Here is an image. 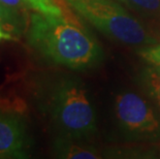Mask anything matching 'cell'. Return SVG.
<instances>
[{
    "instance_id": "6da1fadb",
    "label": "cell",
    "mask_w": 160,
    "mask_h": 159,
    "mask_svg": "<svg viewBox=\"0 0 160 159\" xmlns=\"http://www.w3.org/2000/svg\"><path fill=\"white\" fill-rule=\"evenodd\" d=\"M27 39L43 58L70 69L93 68L103 58V51L95 37L63 16L33 13L27 28Z\"/></svg>"
},
{
    "instance_id": "7a4b0ae2",
    "label": "cell",
    "mask_w": 160,
    "mask_h": 159,
    "mask_svg": "<svg viewBox=\"0 0 160 159\" xmlns=\"http://www.w3.org/2000/svg\"><path fill=\"white\" fill-rule=\"evenodd\" d=\"M50 114L59 137L81 141L97 131L96 114L84 84L76 77L58 82L50 99Z\"/></svg>"
},
{
    "instance_id": "3957f363",
    "label": "cell",
    "mask_w": 160,
    "mask_h": 159,
    "mask_svg": "<svg viewBox=\"0 0 160 159\" xmlns=\"http://www.w3.org/2000/svg\"><path fill=\"white\" fill-rule=\"evenodd\" d=\"M76 12L116 42L138 48L158 42L149 30L117 0H81Z\"/></svg>"
},
{
    "instance_id": "277c9868",
    "label": "cell",
    "mask_w": 160,
    "mask_h": 159,
    "mask_svg": "<svg viewBox=\"0 0 160 159\" xmlns=\"http://www.w3.org/2000/svg\"><path fill=\"white\" fill-rule=\"evenodd\" d=\"M115 115L121 134L135 143L160 142V118L145 98L134 92L118 94Z\"/></svg>"
},
{
    "instance_id": "5b68a950",
    "label": "cell",
    "mask_w": 160,
    "mask_h": 159,
    "mask_svg": "<svg viewBox=\"0 0 160 159\" xmlns=\"http://www.w3.org/2000/svg\"><path fill=\"white\" fill-rule=\"evenodd\" d=\"M28 149L25 121L17 114L0 111V159L26 158Z\"/></svg>"
},
{
    "instance_id": "8992f818",
    "label": "cell",
    "mask_w": 160,
    "mask_h": 159,
    "mask_svg": "<svg viewBox=\"0 0 160 159\" xmlns=\"http://www.w3.org/2000/svg\"><path fill=\"white\" fill-rule=\"evenodd\" d=\"M81 141L58 137L53 144L54 154L65 159H99L101 155L90 146L80 144Z\"/></svg>"
},
{
    "instance_id": "52a82bcc",
    "label": "cell",
    "mask_w": 160,
    "mask_h": 159,
    "mask_svg": "<svg viewBox=\"0 0 160 159\" xmlns=\"http://www.w3.org/2000/svg\"><path fill=\"white\" fill-rule=\"evenodd\" d=\"M145 18L160 21V0H117Z\"/></svg>"
},
{
    "instance_id": "ba28073f",
    "label": "cell",
    "mask_w": 160,
    "mask_h": 159,
    "mask_svg": "<svg viewBox=\"0 0 160 159\" xmlns=\"http://www.w3.org/2000/svg\"><path fill=\"white\" fill-rule=\"evenodd\" d=\"M0 24H3L16 34H19L25 27V18L21 11L0 2Z\"/></svg>"
},
{
    "instance_id": "9c48e42d",
    "label": "cell",
    "mask_w": 160,
    "mask_h": 159,
    "mask_svg": "<svg viewBox=\"0 0 160 159\" xmlns=\"http://www.w3.org/2000/svg\"><path fill=\"white\" fill-rule=\"evenodd\" d=\"M27 7L45 16L62 17L63 12L55 0H24Z\"/></svg>"
},
{
    "instance_id": "30bf717a",
    "label": "cell",
    "mask_w": 160,
    "mask_h": 159,
    "mask_svg": "<svg viewBox=\"0 0 160 159\" xmlns=\"http://www.w3.org/2000/svg\"><path fill=\"white\" fill-rule=\"evenodd\" d=\"M139 56L152 66H160V42L146 46L138 51Z\"/></svg>"
},
{
    "instance_id": "8fae6325",
    "label": "cell",
    "mask_w": 160,
    "mask_h": 159,
    "mask_svg": "<svg viewBox=\"0 0 160 159\" xmlns=\"http://www.w3.org/2000/svg\"><path fill=\"white\" fill-rule=\"evenodd\" d=\"M150 88H151L153 96H154V98L156 99V101H157L158 106L160 107V77L158 76H156L154 72H152Z\"/></svg>"
},
{
    "instance_id": "7c38bea8",
    "label": "cell",
    "mask_w": 160,
    "mask_h": 159,
    "mask_svg": "<svg viewBox=\"0 0 160 159\" xmlns=\"http://www.w3.org/2000/svg\"><path fill=\"white\" fill-rule=\"evenodd\" d=\"M0 2L11 6L12 8L19 9V11H21V12L27 7L25 2H24V0H0Z\"/></svg>"
},
{
    "instance_id": "4fadbf2b",
    "label": "cell",
    "mask_w": 160,
    "mask_h": 159,
    "mask_svg": "<svg viewBox=\"0 0 160 159\" xmlns=\"http://www.w3.org/2000/svg\"><path fill=\"white\" fill-rule=\"evenodd\" d=\"M12 36L11 33H8L5 32L4 30L1 29V27H0V40L1 39H12Z\"/></svg>"
},
{
    "instance_id": "5bb4252c",
    "label": "cell",
    "mask_w": 160,
    "mask_h": 159,
    "mask_svg": "<svg viewBox=\"0 0 160 159\" xmlns=\"http://www.w3.org/2000/svg\"><path fill=\"white\" fill-rule=\"evenodd\" d=\"M65 1L68 3V4L74 9V11H76V9L78 8V6H79V4H80L81 0H65Z\"/></svg>"
},
{
    "instance_id": "9a60e30c",
    "label": "cell",
    "mask_w": 160,
    "mask_h": 159,
    "mask_svg": "<svg viewBox=\"0 0 160 159\" xmlns=\"http://www.w3.org/2000/svg\"><path fill=\"white\" fill-rule=\"evenodd\" d=\"M152 72L160 77V66H152Z\"/></svg>"
},
{
    "instance_id": "2e32d148",
    "label": "cell",
    "mask_w": 160,
    "mask_h": 159,
    "mask_svg": "<svg viewBox=\"0 0 160 159\" xmlns=\"http://www.w3.org/2000/svg\"><path fill=\"white\" fill-rule=\"evenodd\" d=\"M159 156H160V152H159Z\"/></svg>"
}]
</instances>
